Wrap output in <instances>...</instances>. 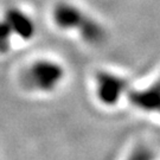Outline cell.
I'll list each match as a JSON object with an SVG mask.
<instances>
[{
  "label": "cell",
  "instance_id": "cell-1",
  "mask_svg": "<svg viewBox=\"0 0 160 160\" xmlns=\"http://www.w3.org/2000/svg\"><path fill=\"white\" fill-rule=\"evenodd\" d=\"M62 77V70L56 64L39 63L29 70L30 83L37 89H50L57 84Z\"/></svg>",
  "mask_w": 160,
  "mask_h": 160
}]
</instances>
